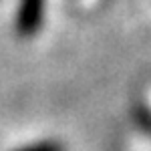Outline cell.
I'll list each match as a JSON object with an SVG mask.
<instances>
[{
	"label": "cell",
	"instance_id": "3",
	"mask_svg": "<svg viewBox=\"0 0 151 151\" xmlns=\"http://www.w3.org/2000/svg\"><path fill=\"white\" fill-rule=\"evenodd\" d=\"M135 119L145 133L151 135V105H139L135 109Z\"/></svg>",
	"mask_w": 151,
	"mask_h": 151
},
{
	"label": "cell",
	"instance_id": "2",
	"mask_svg": "<svg viewBox=\"0 0 151 151\" xmlns=\"http://www.w3.org/2000/svg\"><path fill=\"white\" fill-rule=\"evenodd\" d=\"M14 151H65V147L58 141H36V143L18 147V149H14Z\"/></svg>",
	"mask_w": 151,
	"mask_h": 151
},
{
	"label": "cell",
	"instance_id": "1",
	"mask_svg": "<svg viewBox=\"0 0 151 151\" xmlns=\"http://www.w3.org/2000/svg\"><path fill=\"white\" fill-rule=\"evenodd\" d=\"M45 4L47 0H20L14 20L16 35L22 38H30L40 30L45 18Z\"/></svg>",
	"mask_w": 151,
	"mask_h": 151
}]
</instances>
